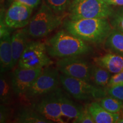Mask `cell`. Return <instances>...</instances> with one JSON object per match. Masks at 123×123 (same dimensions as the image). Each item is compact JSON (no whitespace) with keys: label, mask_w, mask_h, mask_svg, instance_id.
<instances>
[{"label":"cell","mask_w":123,"mask_h":123,"mask_svg":"<svg viewBox=\"0 0 123 123\" xmlns=\"http://www.w3.org/2000/svg\"><path fill=\"white\" fill-rule=\"evenodd\" d=\"M110 18V23L112 28L123 33V6L115 11Z\"/></svg>","instance_id":"obj_23"},{"label":"cell","mask_w":123,"mask_h":123,"mask_svg":"<svg viewBox=\"0 0 123 123\" xmlns=\"http://www.w3.org/2000/svg\"><path fill=\"white\" fill-rule=\"evenodd\" d=\"M99 103L107 111L111 113H119L123 108V101L111 96L101 98Z\"/></svg>","instance_id":"obj_21"},{"label":"cell","mask_w":123,"mask_h":123,"mask_svg":"<svg viewBox=\"0 0 123 123\" xmlns=\"http://www.w3.org/2000/svg\"><path fill=\"white\" fill-rule=\"evenodd\" d=\"M60 81L59 70L50 66L44 68L25 94L26 99H31L41 97L54 91L58 88Z\"/></svg>","instance_id":"obj_7"},{"label":"cell","mask_w":123,"mask_h":123,"mask_svg":"<svg viewBox=\"0 0 123 123\" xmlns=\"http://www.w3.org/2000/svg\"><path fill=\"white\" fill-rule=\"evenodd\" d=\"M14 2L21 3V4H24L25 5H26L27 6L34 9L35 7H38V6L41 2V0H8L7 4L9 5L10 4Z\"/></svg>","instance_id":"obj_27"},{"label":"cell","mask_w":123,"mask_h":123,"mask_svg":"<svg viewBox=\"0 0 123 123\" xmlns=\"http://www.w3.org/2000/svg\"><path fill=\"white\" fill-rule=\"evenodd\" d=\"M123 84V71L116 73L111 76L107 85L108 88Z\"/></svg>","instance_id":"obj_25"},{"label":"cell","mask_w":123,"mask_h":123,"mask_svg":"<svg viewBox=\"0 0 123 123\" xmlns=\"http://www.w3.org/2000/svg\"><path fill=\"white\" fill-rule=\"evenodd\" d=\"M29 35L27 27L15 31L11 36L12 54L14 66L18 63L21 55L24 52L29 41Z\"/></svg>","instance_id":"obj_13"},{"label":"cell","mask_w":123,"mask_h":123,"mask_svg":"<svg viewBox=\"0 0 123 123\" xmlns=\"http://www.w3.org/2000/svg\"><path fill=\"white\" fill-rule=\"evenodd\" d=\"M61 84L63 88L75 99L79 100H88L91 99H99L105 96L103 90L90 84L89 81L60 75Z\"/></svg>","instance_id":"obj_5"},{"label":"cell","mask_w":123,"mask_h":123,"mask_svg":"<svg viewBox=\"0 0 123 123\" xmlns=\"http://www.w3.org/2000/svg\"><path fill=\"white\" fill-rule=\"evenodd\" d=\"M105 47L110 53L123 56V33L113 29L105 40Z\"/></svg>","instance_id":"obj_18"},{"label":"cell","mask_w":123,"mask_h":123,"mask_svg":"<svg viewBox=\"0 0 123 123\" xmlns=\"http://www.w3.org/2000/svg\"><path fill=\"white\" fill-rule=\"evenodd\" d=\"M111 6L103 0H73L68 9L69 18H110L115 12Z\"/></svg>","instance_id":"obj_4"},{"label":"cell","mask_w":123,"mask_h":123,"mask_svg":"<svg viewBox=\"0 0 123 123\" xmlns=\"http://www.w3.org/2000/svg\"><path fill=\"white\" fill-rule=\"evenodd\" d=\"M10 110L6 105L1 103L0 105V123L7 122L10 117Z\"/></svg>","instance_id":"obj_28"},{"label":"cell","mask_w":123,"mask_h":123,"mask_svg":"<svg viewBox=\"0 0 123 123\" xmlns=\"http://www.w3.org/2000/svg\"><path fill=\"white\" fill-rule=\"evenodd\" d=\"M103 1H105V0H103Z\"/></svg>","instance_id":"obj_32"},{"label":"cell","mask_w":123,"mask_h":123,"mask_svg":"<svg viewBox=\"0 0 123 123\" xmlns=\"http://www.w3.org/2000/svg\"><path fill=\"white\" fill-rule=\"evenodd\" d=\"M49 56L46 43L41 41H30L19 58L18 67L35 69L48 67L53 64Z\"/></svg>","instance_id":"obj_6"},{"label":"cell","mask_w":123,"mask_h":123,"mask_svg":"<svg viewBox=\"0 0 123 123\" xmlns=\"http://www.w3.org/2000/svg\"><path fill=\"white\" fill-rule=\"evenodd\" d=\"M33 108L53 123H65L55 90L42 96L33 104Z\"/></svg>","instance_id":"obj_9"},{"label":"cell","mask_w":123,"mask_h":123,"mask_svg":"<svg viewBox=\"0 0 123 123\" xmlns=\"http://www.w3.org/2000/svg\"><path fill=\"white\" fill-rule=\"evenodd\" d=\"M108 93L110 96L115 97L123 101V84L108 88Z\"/></svg>","instance_id":"obj_26"},{"label":"cell","mask_w":123,"mask_h":123,"mask_svg":"<svg viewBox=\"0 0 123 123\" xmlns=\"http://www.w3.org/2000/svg\"><path fill=\"white\" fill-rule=\"evenodd\" d=\"M9 29L0 32V68L1 73H6L14 67Z\"/></svg>","instance_id":"obj_12"},{"label":"cell","mask_w":123,"mask_h":123,"mask_svg":"<svg viewBox=\"0 0 123 123\" xmlns=\"http://www.w3.org/2000/svg\"><path fill=\"white\" fill-rule=\"evenodd\" d=\"M111 77V73L106 69L97 64L92 66L91 80L96 86L99 87H107Z\"/></svg>","instance_id":"obj_19"},{"label":"cell","mask_w":123,"mask_h":123,"mask_svg":"<svg viewBox=\"0 0 123 123\" xmlns=\"http://www.w3.org/2000/svg\"><path fill=\"white\" fill-rule=\"evenodd\" d=\"M44 2L55 13L63 15L68 9L71 0H44Z\"/></svg>","instance_id":"obj_22"},{"label":"cell","mask_w":123,"mask_h":123,"mask_svg":"<svg viewBox=\"0 0 123 123\" xmlns=\"http://www.w3.org/2000/svg\"><path fill=\"white\" fill-rule=\"evenodd\" d=\"M64 17V14H57L43 2L27 25L29 35L35 38L47 36L62 24Z\"/></svg>","instance_id":"obj_3"},{"label":"cell","mask_w":123,"mask_h":123,"mask_svg":"<svg viewBox=\"0 0 123 123\" xmlns=\"http://www.w3.org/2000/svg\"><path fill=\"white\" fill-rule=\"evenodd\" d=\"M95 63L106 69L111 73L116 74L123 71V56L115 53H110L93 59Z\"/></svg>","instance_id":"obj_14"},{"label":"cell","mask_w":123,"mask_h":123,"mask_svg":"<svg viewBox=\"0 0 123 123\" xmlns=\"http://www.w3.org/2000/svg\"><path fill=\"white\" fill-rule=\"evenodd\" d=\"M63 26L65 30L86 42L101 44L105 42L112 30L108 18H85L67 19Z\"/></svg>","instance_id":"obj_1"},{"label":"cell","mask_w":123,"mask_h":123,"mask_svg":"<svg viewBox=\"0 0 123 123\" xmlns=\"http://www.w3.org/2000/svg\"><path fill=\"white\" fill-rule=\"evenodd\" d=\"M14 123H52L42 116L34 109L24 107L17 112L14 117Z\"/></svg>","instance_id":"obj_17"},{"label":"cell","mask_w":123,"mask_h":123,"mask_svg":"<svg viewBox=\"0 0 123 123\" xmlns=\"http://www.w3.org/2000/svg\"><path fill=\"white\" fill-rule=\"evenodd\" d=\"M12 91H13L12 83L8 81L4 75H1L0 78V99L1 103L5 105L12 103Z\"/></svg>","instance_id":"obj_20"},{"label":"cell","mask_w":123,"mask_h":123,"mask_svg":"<svg viewBox=\"0 0 123 123\" xmlns=\"http://www.w3.org/2000/svg\"><path fill=\"white\" fill-rule=\"evenodd\" d=\"M74 123H95L94 120L89 112L87 106L83 108L80 113L76 118L74 119Z\"/></svg>","instance_id":"obj_24"},{"label":"cell","mask_w":123,"mask_h":123,"mask_svg":"<svg viewBox=\"0 0 123 123\" xmlns=\"http://www.w3.org/2000/svg\"><path fill=\"white\" fill-rule=\"evenodd\" d=\"M92 66L80 56L61 58L56 62V68L62 74L88 81L91 80Z\"/></svg>","instance_id":"obj_8"},{"label":"cell","mask_w":123,"mask_h":123,"mask_svg":"<svg viewBox=\"0 0 123 123\" xmlns=\"http://www.w3.org/2000/svg\"><path fill=\"white\" fill-rule=\"evenodd\" d=\"M87 106L95 123H115L120 118L119 113L107 111L99 103L93 101Z\"/></svg>","instance_id":"obj_16"},{"label":"cell","mask_w":123,"mask_h":123,"mask_svg":"<svg viewBox=\"0 0 123 123\" xmlns=\"http://www.w3.org/2000/svg\"><path fill=\"white\" fill-rule=\"evenodd\" d=\"M43 69H29L19 67L15 69L11 76V83L14 93L18 96L25 95L35 79L42 73Z\"/></svg>","instance_id":"obj_11"},{"label":"cell","mask_w":123,"mask_h":123,"mask_svg":"<svg viewBox=\"0 0 123 123\" xmlns=\"http://www.w3.org/2000/svg\"><path fill=\"white\" fill-rule=\"evenodd\" d=\"M117 123H123V118H120L117 121Z\"/></svg>","instance_id":"obj_30"},{"label":"cell","mask_w":123,"mask_h":123,"mask_svg":"<svg viewBox=\"0 0 123 123\" xmlns=\"http://www.w3.org/2000/svg\"><path fill=\"white\" fill-rule=\"evenodd\" d=\"M33 9L17 2H12L5 13V22L12 29H21L30 22Z\"/></svg>","instance_id":"obj_10"},{"label":"cell","mask_w":123,"mask_h":123,"mask_svg":"<svg viewBox=\"0 0 123 123\" xmlns=\"http://www.w3.org/2000/svg\"><path fill=\"white\" fill-rule=\"evenodd\" d=\"M122 113H123V110H122Z\"/></svg>","instance_id":"obj_31"},{"label":"cell","mask_w":123,"mask_h":123,"mask_svg":"<svg viewBox=\"0 0 123 123\" xmlns=\"http://www.w3.org/2000/svg\"><path fill=\"white\" fill-rule=\"evenodd\" d=\"M46 46L50 56L60 59L88 54L92 50L87 42L64 30L47 40Z\"/></svg>","instance_id":"obj_2"},{"label":"cell","mask_w":123,"mask_h":123,"mask_svg":"<svg viewBox=\"0 0 123 123\" xmlns=\"http://www.w3.org/2000/svg\"><path fill=\"white\" fill-rule=\"evenodd\" d=\"M104 1L110 5L123 6V0H105Z\"/></svg>","instance_id":"obj_29"},{"label":"cell","mask_w":123,"mask_h":123,"mask_svg":"<svg viewBox=\"0 0 123 123\" xmlns=\"http://www.w3.org/2000/svg\"><path fill=\"white\" fill-rule=\"evenodd\" d=\"M59 100L63 117L69 119H75L78 117L83 108L76 105L70 98L66 95L61 88L55 90Z\"/></svg>","instance_id":"obj_15"}]
</instances>
